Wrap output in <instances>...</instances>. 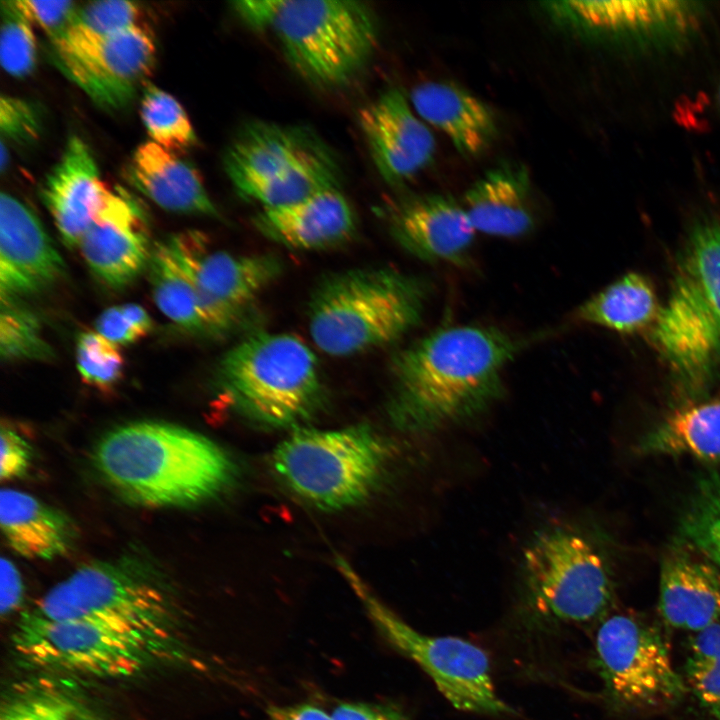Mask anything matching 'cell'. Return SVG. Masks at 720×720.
Returning <instances> with one entry per match:
<instances>
[{"instance_id":"60d3db41","label":"cell","mask_w":720,"mask_h":720,"mask_svg":"<svg viewBox=\"0 0 720 720\" xmlns=\"http://www.w3.org/2000/svg\"><path fill=\"white\" fill-rule=\"evenodd\" d=\"M33 24H37L48 36L55 39L74 22L78 9L73 1L19 0Z\"/></svg>"},{"instance_id":"9a60e30c","label":"cell","mask_w":720,"mask_h":720,"mask_svg":"<svg viewBox=\"0 0 720 720\" xmlns=\"http://www.w3.org/2000/svg\"><path fill=\"white\" fill-rule=\"evenodd\" d=\"M169 237L192 277L214 336L237 327L256 298L282 272V263L273 254L212 250L199 231Z\"/></svg>"},{"instance_id":"2e32d148","label":"cell","mask_w":720,"mask_h":720,"mask_svg":"<svg viewBox=\"0 0 720 720\" xmlns=\"http://www.w3.org/2000/svg\"><path fill=\"white\" fill-rule=\"evenodd\" d=\"M78 248L104 285L128 286L147 269L153 248L144 207L122 187L110 188Z\"/></svg>"},{"instance_id":"b9f144b4","label":"cell","mask_w":720,"mask_h":720,"mask_svg":"<svg viewBox=\"0 0 720 720\" xmlns=\"http://www.w3.org/2000/svg\"><path fill=\"white\" fill-rule=\"evenodd\" d=\"M0 478L2 481L23 476L32 459L28 442L12 428L2 425L0 434Z\"/></svg>"},{"instance_id":"7dc6e473","label":"cell","mask_w":720,"mask_h":720,"mask_svg":"<svg viewBox=\"0 0 720 720\" xmlns=\"http://www.w3.org/2000/svg\"><path fill=\"white\" fill-rule=\"evenodd\" d=\"M9 164V151L4 140H1L0 146V170L3 173Z\"/></svg>"},{"instance_id":"4dcf8cb0","label":"cell","mask_w":720,"mask_h":720,"mask_svg":"<svg viewBox=\"0 0 720 720\" xmlns=\"http://www.w3.org/2000/svg\"><path fill=\"white\" fill-rule=\"evenodd\" d=\"M146 270L153 299L169 320L190 333L214 336L192 277L169 236L153 244Z\"/></svg>"},{"instance_id":"f6af8a7d","label":"cell","mask_w":720,"mask_h":720,"mask_svg":"<svg viewBox=\"0 0 720 720\" xmlns=\"http://www.w3.org/2000/svg\"><path fill=\"white\" fill-rule=\"evenodd\" d=\"M690 658L700 661H720V623L696 632L690 641Z\"/></svg>"},{"instance_id":"603a6c76","label":"cell","mask_w":720,"mask_h":720,"mask_svg":"<svg viewBox=\"0 0 720 720\" xmlns=\"http://www.w3.org/2000/svg\"><path fill=\"white\" fill-rule=\"evenodd\" d=\"M659 584V610L670 626L699 632L720 620V571L704 556L672 549Z\"/></svg>"},{"instance_id":"f35d334b","label":"cell","mask_w":720,"mask_h":720,"mask_svg":"<svg viewBox=\"0 0 720 720\" xmlns=\"http://www.w3.org/2000/svg\"><path fill=\"white\" fill-rule=\"evenodd\" d=\"M42 113L32 102L10 95L0 98V130L2 138L16 144L35 142L42 130Z\"/></svg>"},{"instance_id":"4fadbf2b","label":"cell","mask_w":720,"mask_h":720,"mask_svg":"<svg viewBox=\"0 0 720 720\" xmlns=\"http://www.w3.org/2000/svg\"><path fill=\"white\" fill-rule=\"evenodd\" d=\"M595 661L607 697L631 710L661 709L686 691L659 632L628 615L605 619L595 638Z\"/></svg>"},{"instance_id":"ba28073f","label":"cell","mask_w":720,"mask_h":720,"mask_svg":"<svg viewBox=\"0 0 720 720\" xmlns=\"http://www.w3.org/2000/svg\"><path fill=\"white\" fill-rule=\"evenodd\" d=\"M216 380L241 413L271 427L306 421L324 395L315 354L288 333L258 332L244 338L221 358Z\"/></svg>"},{"instance_id":"8fae6325","label":"cell","mask_w":720,"mask_h":720,"mask_svg":"<svg viewBox=\"0 0 720 720\" xmlns=\"http://www.w3.org/2000/svg\"><path fill=\"white\" fill-rule=\"evenodd\" d=\"M337 565L385 638L431 678L456 709L486 715L513 714L497 694L487 653L453 636H429L403 621L381 603L343 559Z\"/></svg>"},{"instance_id":"f546056e","label":"cell","mask_w":720,"mask_h":720,"mask_svg":"<svg viewBox=\"0 0 720 720\" xmlns=\"http://www.w3.org/2000/svg\"><path fill=\"white\" fill-rule=\"evenodd\" d=\"M661 306L651 281L630 272L580 305L575 318L623 334L648 332Z\"/></svg>"},{"instance_id":"d4e9b609","label":"cell","mask_w":720,"mask_h":720,"mask_svg":"<svg viewBox=\"0 0 720 720\" xmlns=\"http://www.w3.org/2000/svg\"><path fill=\"white\" fill-rule=\"evenodd\" d=\"M463 207L476 231L519 237L534 226L530 178L520 164H502L481 176L466 191Z\"/></svg>"},{"instance_id":"44dd1931","label":"cell","mask_w":720,"mask_h":720,"mask_svg":"<svg viewBox=\"0 0 720 720\" xmlns=\"http://www.w3.org/2000/svg\"><path fill=\"white\" fill-rule=\"evenodd\" d=\"M354 211L339 189L297 203L260 210L253 225L266 238L293 249L319 250L350 240L356 231Z\"/></svg>"},{"instance_id":"7c38bea8","label":"cell","mask_w":720,"mask_h":720,"mask_svg":"<svg viewBox=\"0 0 720 720\" xmlns=\"http://www.w3.org/2000/svg\"><path fill=\"white\" fill-rule=\"evenodd\" d=\"M16 654L31 667L62 675L127 678L163 658L143 641L79 619H46L26 611L12 635Z\"/></svg>"},{"instance_id":"8992f818","label":"cell","mask_w":720,"mask_h":720,"mask_svg":"<svg viewBox=\"0 0 720 720\" xmlns=\"http://www.w3.org/2000/svg\"><path fill=\"white\" fill-rule=\"evenodd\" d=\"M46 619H79L135 637L160 655L178 644L179 617L169 591L144 572L121 563L82 565L27 610Z\"/></svg>"},{"instance_id":"7402d4cb","label":"cell","mask_w":720,"mask_h":720,"mask_svg":"<svg viewBox=\"0 0 720 720\" xmlns=\"http://www.w3.org/2000/svg\"><path fill=\"white\" fill-rule=\"evenodd\" d=\"M563 10L583 26L640 41L677 40L696 26L699 8L687 1H571Z\"/></svg>"},{"instance_id":"52a82bcc","label":"cell","mask_w":720,"mask_h":720,"mask_svg":"<svg viewBox=\"0 0 720 720\" xmlns=\"http://www.w3.org/2000/svg\"><path fill=\"white\" fill-rule=\"evenodd\" d=\"M224 170L236 192L265 208L297 203L339 189L340 162L311 127L255 120L225 150Z\"/></svg>"},{"instance_id":"ac0fdd59","label":"cell","mask_w":720,"mask_h":720,"mask_svg":"<svg viewBox=\"0 0 720 720\" xmlns=\"http://www.w3.org/2000/svg\"><path fill=\"white\" fill-rule=\"evenodd\" d=\"M65 262L34 211L17 197H0V298L38 294L61 280Z\"/></svg>"},{"instance_id":"7bdbcfd3","label":"cell","mask_w":720,"mask_h":720,"mask_svg":"<svg viewBox=\"0 0 720 720\" xmlns=\"http://www.w3.org/2000/svg\"><path fill=\"white\" fill-rule=\"evenodd\" d=\"M24 597V583L15 564L7 559H1V615L12 614L22 603Z\"/></svg>"},{"instance_id":"1f68e13d","label":"cell","mask_w":720,"mask_h":720,"mask_svg":"<svg viewBox=\"0 0 720 720\" xmlns=\"http://www.w3.org/2000/svg\"><path fill=\"white\" fill-rule=\"evenodd\" d=\"M680 534L720 571V473L699 482L681 518Z\"/></svg>"},{"instance_id":"d6a6232c","label":"cell","mask_w":720,"mask_h":720,"mask_svg":"<svg viewBox=\"0 0 720 720\" xmlns=\"http://www.w3.org/2000/svg\"><path fill=\"white\" fill-rule=\"evenodd\" d=\"M140 115L155 144L175 153L195 144V131L181 104L153 84H146L143 89Z\"/></svg>"},{"instance_id":"cb8c5ba5","label":"cell","mask_w":720,"mask_h":720,"mask_svg":"<svg viewBox=\"0 0 720 720\" xmlns=\"http://www.w3.org/2000/svg\"><path fill=\"white\" fill-rule=\"evenodd\" d=\"M126 170L129 183L159 207L219 217L198 170L178 153L148 141L137 147Z\"/></svg>"},{"instance_id":"484cf974","label":"cell","mask_w":720,"mask_h":720,"mask_svg":"<svg viewBox=\"0 0 720 720\" xmlns=\"http://www.w3.org/2000/svg\"><path fill=\"white\" fill-rule=\"evenodd\" d=\"M410 103L421 119L441 130L464 156L479 155L496 136L495 118L488 106L452 83L419 84L411 91Z\"/></svg>"},{"instance_id":"9c48e42d","label":"cell","mask_w":720,"mask_h":720,"mask_svg":"<svg viewBox=\"0 0 720 720\" xmlns=\"http://www.w3.org/2000/svg\"><path fill=\"white\" fill-rule=\"evenodd\" d=\"M520 593L531 616L554 624L591 622L613 598L611 567L592 535L558 522L536 530L522 550Z\"/></svg>"},{"instance_id":"83f0119b","label":"cell","mask_w":720,"mask_h":720,"mask_svg":"<svg viewBox=\"0 0 720 720\" xmlns=\"http://www.w3.org/2000/svg\"><path fill=\"white\" fill-rule=\"evenodd\" d=\"M0 720H111L71 676L41 671L11 684Z\"/></svg>"},{"instance_id":"ee69618b","label":"cell","mask_w":720,"mask_h":720,"mask_svg":"<svg viewBox=\"0 0 720 720\" xmlns=\"http://www.w3.org/2000/svg\"><path fill=\"white\" fill-rule=\"evenodd\" d=\"M334 720H408L400 711L364 703H342L332 711Z\"/></svg>"},{"instance_id":"5bb4252c","label":"cell","mask_w":720,"mask_h":720,"mask_svg":"<svg viewBox=\"0 0 720 720\" xmlns=\"http://www.w3.org/2000/svg\"><path fill=\"white\" fill-rule=\"evenodd\" d=\"M56 67L97 105L127 107L144 86L156 61L153 37L143 26L101 35L72 24L50 40Z\"/></svg>"},{"instance_id":"c3c4849f","label":"cell","mask_w":720,"mask_h":720,"mask_svg":"<svg viewBox=\"0 0 720 720\" xmlns=\"http://www.w3.org/2000/svg\"><path fill=\"white\" fill-rule=\"evenodd\" d=\"M717 98H718V102L720 105V81H719L718 90H717Z\"/></svg>"},{"instance_id":"d590c367","label":"cell","mask_w":720,"mask_h":720,"mask_svg":"<svg viewBox=\"0 0 720 720\" xmlns=\"http://www.w3.org/2000/svg\"><path fill=\"white\" fill-rule=\"evenodd\" d=\"M76 366L88 385L108 390L122 378L125 361L118 345L97 332H82L76 341Z\"/></svg>"},{"instance_id":"bcb514c9","label":"cell","mask_w":720,"mask_h":720,"mask_svg":"<svg viewBox=\"0 0 720 720\" xmlns=\"http://www.w3.org/2000/svg\"><path fill=\"white\" fill-rule=\"evenodd\" d=\"M269 720H334L322 708L312 704L270 706L267 710Z\"/></svg>"},{"instance_id":"74e56055","label":"cell","mask_w":720,"mask_h":720,"mask_svg":"<svg viewBox=\"0 0 720 720\" xmlns=\"http://www.w3.org/2000/svg\"><path fill=\"white\" fill-rule=\"evenodd\" d=\"M96 332L120 346L132 344L152 329V319L139 304L126 303L105 309L96 319Z\"/></svg>"},{"instance_id":"f1b7e54d","label":"cell","mask_w":720,"mask_h":720,"mask_svg":"<svg viewBox=\"0 0 720 720\" xmlns=\"http://www.w3.org/2000/svg\"><path fill=\"white\" fill-rule=\"evenodd\" d=\"M636 450L640 455L719 461L720 395L672 409L641 438Z\"/></svg>"},{"instance_id":"d6986e66","label":"cell","mask_w":720,"mask_h":720,"mask_svg":"<svg viewBox=\"0 0 720 720\" xmlns=\"http://www.w3.org/2000/svg\"><path fill=\"white\" fill-rule=\"evenodd\" d=\"M384 214L398 244L429 262L463 263L476 232L463 205L443 194L400 197Z\"/></svg>"},{"instance_id":"5b68a950","label":"cell","mask_w":720,"mask_h":720,"mask_svg":"<svg viewBox=\"0 0 720 720\" xmlns=\"http://www.w3.org/2000/svg\"><path fill=\"white\" fill-rule=\"evenodd\" d=\"M651 343L683 383L695 386L720 367V223L704 220L688 235Z\"/></svg>"},{"instance_id":"8d00e7d4","label":"cell","mask_w":720,"mask_h":720,"mask_svg":"<svg viewBox=\"0 0 720 720\" xmlns=\"http://www.w3.org/2000/svg\"><path fill=\"white\" fill-rule=\"evenodd\" d=\"M140 7L132 1H96L78 7L73 24L94 33L108 35L137 26Z\"/></svg>"},{"instance_id":"30bf717a","label":"cell","mask_w":720,"mask_h":720,"mask_svg":"<svg viewBox=\"0 0 720 720\" xmlns=\"http://www.w3.org/2000/svg\"><path fill=\"white\" fill-rule=\"evenodd\" d=\"M391 456L389 444L366 425L301 428L279 444L272 464L294 494L318 508L335 510L367 498Z\"/></svg>"},{"instance_id":"e0dca14e","label":"cell","mask_w":720,"mask_h":720,"mask_svg":"<svg viewBox=\"0 0 720 720\" xmlns=\"http://www.w3.org/2000/svg\"><path fill=\"white\" fill-rule=\"evenodd\" d=\"M359 124L375 167L388 184L410 180L433 160V134L396 87L364 106Z\"/></svg>"},{"instance_id":"277c9868","label":"cell","mask_w":720,"mask_h":720,"mask_svg":"<svg viewBox=\"0 0 720 720\" xmlns=\"http://www.w3.org/2000/svg\"><path fill=\"white\" fill-rule=\"evenodd\" d=\"M427 282L392 267L353 268L328 275L314 289L308 329L327 355L349 357L388 346L422 320Z\"/></svg>"},{"instance_id":"ab89813d","label":"cell","mask_w":720,"mask_h":720,"mask_svg":"<svg viewBox=\"0 0 720 720\" xmlns=\"http://www.w3.org/2000/svg\"><path fill=\"white\" fill-rule=\"evenodd\" d=\"M685 672L689 687L700 704L720 720V661H700L688 657Z\"/></svg>"},{"instance_id":"ffe728a7","label":"cell","mask_w":720,"mask_h":720,"mask_svg":"<svg viewBox=\"0 0 720 720\" xmlns=\"http://www.w3.org/2000/svg\"><path fill=\"white\" fill-rule=\"evenodd\" d=\"M100 179L89 146L71 136L63 153L40 186V197L69 248H78L109 191Z\"/></svg>"},{"instance_id":"e575fe53","label":"cell","mask_w":720,"mask_h":720,"mask_svg":"<svg viewBox=\"0 0 720 720\" xmlns=\"http://www.w3.org/2000/svg\"><path fill=\"white\" fill-rule=\"evenodd\" d=\"M32 25L19 0L1 2L0 61L5 72L13 77H26L36 66Z\"/></svg>"},{"instance_id":"4316f807","label":"cell","mask_w":720,"mask_h":720,"mask_svg":"<svg viewBox=\"0 0 720 720\" xmlns=\"http://www.w3.org/2000/svg\"><path fill=\"white\" fill-rule=\"evenodd\" d=\"M0 523L8 546L28 559L63 556L77 538L76 527L65 513L11 488H3L0 493Z\"/></svg>"},{"instance_id":"6da1fadb","label":"cell","mask_w":720,"mask_h":720,"mask_svg":"<svg viewBox=\"0 0 720 720\" xmlns=\"http://www.w3.org/2000/svg\"><path fill=\"white\" fill-rule=\"evenodd\" d=\"M522 342L495 327L438 328L391 361L389 413L400 428L431 432L470 420L498 400Z\"/></svg>"},{"instance_id":"3957f363","label":"cell","mask_w":720,"mask_h":720,"mask_svg":"<svg viewBox=\"0 0 720 720\" xmlns=\"http://www.w3.org/2000/svg\"><path fill=\"white\" fill-rule=\"evenodd\" d=\"M251 28L270 32L291 68L319 89L352 83L366 69L378 42L372 8L350 0H262L233 3Z\"/></svg>"},{"instance_id":"7a4b0ae2","label":"cell","mask_w":720,"mask_h":720,"mask_svg":"<svg viewBox=\"0 0 720 720\" xmlns=\"http://www.w3.org/2000/svg\"><path fill=\"white\" fill-rule=\"evenodd\" d=\"M92 462L121 497L151 508L208 501L230 486L236 472L229 454L210 438L154 420L127 423L104 434Z\"/></svg>"},{"instance_id":"836d02e7","label":"cell","mask_w":720,"mask_h":720,"mask_svg":"<svg viewBox=\"0 0 720 720\" xmlns=\"http://www.w3.org/2000/svg\"><path fill=\"white\" fill-rule=\"evenodd\" d=\"M1 299L0 354L3 360H50L54 351L36 314L16 299Z\"/></svg>"}]
</instances>
